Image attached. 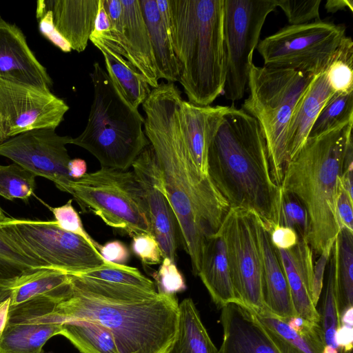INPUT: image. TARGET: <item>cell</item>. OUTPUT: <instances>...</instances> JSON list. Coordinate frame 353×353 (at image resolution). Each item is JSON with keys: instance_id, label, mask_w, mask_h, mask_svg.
Listing matches in <instances>:
<instances>
[{"instance_id": "cell-33", "label": "cell", "mask_w": 353, "mask_h": 353, "mask_svg": "<svg viewBox=\"0 0 353 353\" xmlns=\"http://www.w3.org/2000/svg\"><path fill=\"white\" fill-rule=\"evenodd\" d=\"M336 248L334 245L328 261V270L320 314V325L323 330L325 347L339 349L336 341L340 320L337 310L336 279Z\"/></svg>"}, {"instance_id": "cell-25", "label": "cell", "mask_w": 353, "mask_h": 353, "mask_svg": "<svg viewBox=\"0 0 353 353\" xmlns=\"http://www.w3.org/2000/svg\"><path fill=\"white\" fill-rule=\"evenodd\" d=\"M259 236L263 261V299L268 311L282 317L297 315L288 283L269 232L259 220Z\"/></svg>"}, {"instance_id": "cell-13", "label": "cell", "mask_w": 353, "mask_h": 353, "mask_svg": "<svg viewBox=\"0 0 353 353\" xmlns=\"http://www.w3.org/2000/svg\"><path fill=\"white\" fill-rule=\"evenodd\" d=\"M68 110L50 91L0 79V121L7 139L35 129H56Z\"/></svg>"}, {"instance_id": "cell-7", "label": "cell", "mask_w": 353, "mask_h": 353, "mask_svg": "<svg viewBox=\"0 0 353 353\" xmlns=\"http://www.w3.org/2000/svg\"><path fill=\"white\" fill-rule=\"evenodd\" d=\"M314 77L299 71L251 65L249 95L242 109L258 122L265 137L270 170L280 186L288 158L285 150L287 128L294 108Z\"/></svg>"}, {"instance_id": "cell-45", "label": "cell", "mask_w": 353, "mask_h": 353, "mask_svg": "<svg viewBox=\"0 0 353 353\" xmlns=\"http://www.w3.org/2000/svg\"><path fill=\"white\" fill-rule=\"evenodd\" d=\"M38 20L39 31L47 39L63 52H71L70 44L59 33L54 24L51 11H48Z\"/></svg>"}, {"instance_id": "cell-43", "label": "cell", "mask_w": 353, "mask_h": 353, "mask_svg": "<svg viewBox=\"0 0 353 353\" xmlns=\"http://www.w3.org/2000/svg\"><path fill=\"white\" fill-rule=\"evenodd\" d=\"M132 249L144 265H157L163 261L161 248L152 234H141L133 236Z\"/></svg>"}, {"instance_id": "cell-36", "label": "cell", "mask_w": 353, "mask_h": 353, "mask_svg": "<svg viewBox=\"0 0 353 353\" xmlns=\"http://www.w3.org/2000/svg\"><path fill=\"white\" fill-rule=\"evenodd\" d=\"M88 279L114 284L126 285L156 291L154 282L136 268L105 262L103 265L79 274Z\"/></svg>"}, {"instance_id": "cell-9", "label": "cell", "mask_w": 353, "mask_h": 353, "mask_svg": "<svg viewBox=\"0 0 353 353\" xmlns=\"http://www.w3.org/2000/svg\"><path fill=\"white\" fill-rule=\"evenodd\" d=\"M0 236L43 268L79 274L105 263L83 238L62 230L54 221L6 217L0 223Z\"/></svg>"}, {"instance_id": "cell-22", "label": "cell", "mask_w": 353, "mask_h": 353, "mask_svg": "<svg viewBox=\"0 0 353 353\" xmlns=\"http://www.w3.org/2000/svg\"><path fill=\"white\" fill-rule=\"evenodd\" d=\"M288 283L294 310L298 316L320 323V314L312 299L313 252L306 239H299L288 250L275 248Z\"/></svg>"}, {"instance_id": "cell-16", "label": "cell", "mask_w": 353, "mask_h": 353, "mask_svg": "<svg viewBox=\"0 0 353 353\" xmlns=\"http://www.w3.org/2000/svg\"><path fill=\"white\" fill-rule=\"evenodd\" d=\"M63 299L47 295L10 306L0 353H42L46 343L61 333L63 321L54 310Z\"/></svg>"}, {"instance_id": "cell-56", "label": "cell", "mask_w": 353, "mask_h": 353, "mask_svg": "<svg viewBox=\"0 0 353 353\" xmlns=\"http://www.w3.org/2000/svg\"></svg>"}, {"instance_id": "cell-44", "label": "cell", "mask_w": 353, "mask_h": 353, "mask_svg": "<svg viewBox=\"0 0 353 353\" xmlns=\"http://www.w3.org/2000/svg\"><path fill=\"white\" fill-rule=\"evenodd\" d=\"M334 243L328 245L319 254V257L314 264L312 299L316 307L323 288L324 274L328 263Z\"/></svg>"}, {"instance_id": "cell-35", "label": "cell", "mask_w": 353, "mask_h": 353, "mask_svg": "<svg viewBox=\"0 0 353 353\" xmlns=\"http://www.w3.org/2000/svg\"><path fill=\"white\" fill-rule=\"evenodd\" d=\"M334 92H353V41L345 36L325 71Z\"/></svg>"}, {"instance_id": "cell-21", "label": "cell", "mask_w": 353, "mask_h": 353, "mask_svg": "<svg viewBox=\"0 0 353 353\" xmlns=\"http://www.w3.org/2000/svg\"><path fill=\"white\" fill-rule=\"evenodd\" d=\"M254 314L279 353H323L325 344L320 323L298 315L282 318L268 310Z\"/></svg>"}, {"instance_id": "cell-4", "label": "cell", "mask_w": 353, "mask_h": 353, "mask_svg": "<svg viewBox=\"0 0 353 353\" xmlns=\"http://www.w3.org/2000/svg\"><path fill=\"white\" fill-rule=\"evenodd\" d=\"M170 37L190 103L210 105L226 77L224 0H169Z\"/></svg>"}, {"instance_id": "cell-42", "label": "cell", "mask_w": 353, "mask_h": 353, "mask_svg": "<svg viewBox=\"0 0 353 353\" xmlns=\"http://www.w3.org/2000/svg\"><path fill=\"white\" fill-rule=\"evenodd\" d=\"M161 263L154 276L157 282V292L175 294L183 291L186 288L185 281L176 263L167 257H164Z\"/></svg>"}, {"instance_id": "cell-46", "label": "cell", "mask_w": 353, "mask_h": 353, "mask_svg": "<svg viewBox=\"0 0 353 353\" xmlns=\"http://www.w3.org/2000/svg\"><path fill=\"white\" fill-rule=\"evenodd\" d=\"M353 197L351 196L340 183L336 201V213L341 228H345L353 232Z\"/></svg>"}, {"instance_id": "cell-38", "label": "cell", "mask_w": 353, "mask_h": 353, "mask_svg": "<svg viewBox=\"0 0 353 353\" xmlns=\"http://www.w3.org/2000/svg\"><path fill=\"white\" fill-rule=\"evenodd\" d=\"M40 268H43L21 254L0 236V283Z\"/></svg>"}, {"instance_id": "cell-2", "label": "cell", "mask_w": 353, "mask_h": 353, "mask_svg": "<svg viewBox=\"0 0 353 353\" xmlns=\"http://www.w3.org/2000/svg\"><path fill=\"white\" fill-rule=\"evenodd\" d=\"M69 294L54 313L63 321L89 319L112 333L119 353H169L179 319L176 294L69 274Z\"/></svg>"}, {"instance_id": "cell-26", "label": "cell", "mask_w": 353, "mask_h": 353, "mask_svg": "<svg viewBox=\"0 0 353 353\" xmlns=\"http://www.w3.org/2000/svg\"><path fill=\"white\" fill-rule=\"evenodd\" d=\"M70 291V278L68 273L40 268L0 283V303L9 299L10 306H13L47 295L65 299Z\"/></svg>"}, {"instance_id": "cell-52", "label": "cell", "mask_w": 353, "mask_h": 353, "mask_svg": "<svg viewBox=\"0 0 353 353\" xmlns=\"http://www.w3.org/2000/svg\"><path fill=\"white\" fill-rule=\"evenodd\" d=\"M10 307V300L9 299L0 303V336L2 335L8 321Z\"/></svg>"}, {"instance_id": "cell-47", "label": "cell", "mask_w": 353, "mask_h": 353, "mask_svg": "<svg viewBox=\"0 0 353 353\" xmlns=\"http://www.w3.org/2000/svg\"><path fill=\"white\" fill-rule=\"evenodd\" d=\"M99 254L105 262L125 265L130 258L128 248L120 241H108L101 245Z\"/></svg>"}, {"instance_id": "cell-14", "label": "cell", "mask_w": 353, "mask_h": 353, "mask_svg": "<svg viewBox=\"0 0 353 353\" xmlns=\"http://www.w3.org/2000/svg\"><path fill=\"white\" fill-rule=\"evenodd\" d=\"M112 28L108 33L90 36L119 54L152 88L159 79L148 28L139 0H104Z\"/></svg>"}, {"instance_id": "cell-20", "label": "cell", "mask_w": 353, "mask_h": 353, "mask_svg": "<svg viewBox=\"0 0 353 353\" xmlns=\"http://www.w3.org/2000/svg\"><path fill=\"white\" fill-rule=\"evenodd\" d=\"M98 2L99 0H39L36 17L39 19L51 11L57 30L72 50L81 52L88 46L94 30Z\"/></svg>"}, {"instance_id": "cell-10", "label": "cell", "mask_w": 353, "mask_h": 353, "mask_svg": "<svg viewBox=\"0 0 353 353\" xmlns=\"http://www.w3.org/2000/svg\"><path fill=\"white\" fill-rule=\"evenodd\" d=\"M345 36V26L323 20L288 25L260 41L264 65L315 77L324 72Z\"/></svg>"}, {"instance_id": "cell-54", "label": "cell", "mask_w": 353, "mask_h": 353, "mask_svg": "<svg viewBox=\"0 0 353 353\" xmlns=\"http://www.w3.org/2000/svg\"><path fill=\"white\" fill-rule=\"evenodd\" d=\"M6 218V216L0 207V223L4 221Z\"/></svg>"}, {"instance_id": "cell-41", "label": "cell", "mask_w": 353, "mask_h": 353, "mask_svg": "<svg viewBox=\"0 0 353 353\" xmlns=\"http://www.w3.org/2000/svg\"><path fill=\"white\" fill-rule=\"evenodd\" d=\"M321 0H276V7L285 13L289 25H300L320 20Z\"/></svg>"}, {"instance_id": "cell-11", "label": "cell", "mask_w": 353, "mask_h": 353, "mask_svg": "<svg viewBox=\"0 0 353 353\" xmlns=\"http://www.w3.org/2000/svg\"><path fill=\"white\" fill-rule=\"evenodd\" d=\"M276 0H224L223 39L226 77L223 94L232 102L245 92L253 52Z\"/></svg>"}, {"instance_id": "cell-50", "label": "cell", "mask_w": 353, "mask_h": 353, "mask_svg": "<svg viewBox=\"0 0 353 353\" xmlns=\"http://www.w3.org/2000/svg\"><path fill=\"white\" fill-rule=\"evenodd\" d=\"M86 171L87 164L83 159L76 158L70 160L68 164V172L72 179H81L86 174Z\"/></svg>"}, {"instance_id": "cell-18", "label": "cell", "mask_w": 353, "mask_h": 353, "mask_svg": "<svg viewBox=\"0 0 353 353\" xmlns=\"http://www.w3.org/2000/svg\"><path fill=\"white\" fill-rule=\"evenodd\" d=\"M0 79L50 91L52 81L15 24L0 17Z\"/></svg>"}, {"instance_id": "cell-34", "label": "cell", "mask_w": 353, "mask_h": 353, "mask_svg": "<svg viewBox=\"0 0 353 353\" xmlns=\"http://www.w3.org/2000/svg\"><path fill=\"white\" fill-rule=\"evenodd\" d=\"M353 122V92H334L313 123L308 137L321 134Z\"/></svg>"}, {"instance_id": "cell-49", "label": "cell", "mask_w": 353, "mask_h": 353, "mask_svg": "<svg viewBox=\"0 0 353 353\" xmlns=\"http://www.w3.org/2000/svg\"><path fill=\"white\" fill-rule=\"evenodd\" d=\"M112 28L110 19L104 5V0H99L94 30L91 36L99 37L110 32Z\"/></svg>"}, {"instance_id": "cell-15", "label": "cell", "mask_w": 353, "mask_h": 353, "mask_svg": "<svg viewBox=\"0 0 353 353\" xmlns=\"http://www.w3.org/2000/svg\"><path fill=\"white\" fill-rule=\"evenodd\" d=\"M70 136H60L53 128L29 130L8 139L0 144V155L11 159L37 176L54 182L64 191L72 179L68 172L71 159L66 145Z\"/></svg>"}, {"instance_id": "cell-1", "label": "cell", "mask_w": 353, "mask_h": 353, "mask_svg": "<svg viewBox=\"0 0 353 353\" xmlns=\"http://www.w3.org/2000/svg\"><path fill=\"white\" fill-rule=\"evenodd\" d=\"M183 100L174 83L152 89L142 104L143 130L152 148L183 245L197 276L207 239L220 228L230 206L189 153L181 121Z\"/></svg>"}, {"instance_id": "cell-27", "label": "cell", "mask_w": 353, "mask_h": 353, "mask_svg": "<svg viewBox=\"0 0 353 353\" xmlns=\"http://www.w3.org/2000/svg\"><path fill=\"white\" fill-rule=\"evenodd\" d=\"M197 276L218 307L239 302L232 284L224 239L219 230L205 241Z\"/></svg>"}, {"instance_id": "cell-28", "label": "cell", "mask_w": 353, "mask_h": 353, "mask_svg": "<svg viewBox=\"0 0 353 353\" xmlns=\"http://www.w3.org/2000/svg\"><path fill=\"white\" fill-rule=\"evenodd\" d=\"M139 1L150 36L158 79L170 83L179 81V64L156 0Z\"/></svg>"}, {"instance_id": "cell-3", "label": "cell", "mask_w": 353, "mask_h": 353, "mask_svg": "<svg viewBox=\"0 0 353 353\" xmlns=\"http://www.w3.org/2000/svg\"><path fill=\"white\" fill-rule=\"evenodd\" d=\"M210 180L230 208L254 213L270 232L280 225L282 192L274 181L268 147L257 121L230 106L208 151Z\"/></svg>"}, {"instance_id": "cell-17", "label": "cell", "mask_w": 353, "mask_h": 353, "mask_svg": "<svg viewBox=\"0 0 353 353\" xmlns=\"http://www.w3.org/2000/svg\"><path fill=\"white\" fill-rule=\"evenodd\" d=\"M146 202L152 234L157 240L163 258L175 263L179 228L176 219L166 196L161 170L149 144L132 165Z\"/></svg>"}, {"instance_id": "cell-29", "label": "cell", "mask_w": 353, "mask_h": 353, "mask_svg": "<svg viewBox=\"0 0 353 353\" xmlns=\"http://www.w3.org/2000/svg\"><path fill=\"white\" fill-rule=\"evenodd\" d=\"M90 40L102 53L110 79L128 101L138 109L151 92L145 78L119 54L97 39L90 37Z\"/></svg>"}, {"instance_id": "cell-48", "label": "cell", "mask_w": 353, "mask_h": 353, "mask_svg": "<svg viewBox=\"0 0 353 353\" xmlns=\"http://www.w3.org/2000/svg\"><path fill=\"white\" fill-rule=\"evenodd\" d=\"M269 236L274 247L282 250L290 249L299 241V236L294 230L281 225L274 227Z\"/></svg>"}, {"instance_id": "cell-32", "label": "cell", "mask_w": 353, "mask_h": 353, "mask_svg": "<svg viewBox=\"0 0 353 353\" xmlns=\"http://www.w3.org/2000/svg\"><path fill=\"white\" fill-rule=\"evenodd\" d=\"M337 310L341 316L353 307V232L341 228L334 241Z\"/></svg>"}, {"instance_id": "cell-6", "label": "cell", "mask_w": 353, "mask_h": 353, "mask_svg": "<svg viewBox=\"0 0 353 353\" xmlns=\"http://www.w3.org/2000/svg\"><path fill=\"white\" fill-rule=\"evenodd\" d=\"M93 101L83 131L71 144L88 151L101 168L126 171L150 144L144 118L121 93L99 63L90 74Z\"/></svg>"}, {"instance_id": "cell-51", "label": "cell", "mask_w": 353, "mask_h": 353, "mask_svg": "<svg viewBox=\"0 0 353 353\" xmlns=\"http://www.w3.org/2000/svg\"><path fill=\"white\" fill-rule=\"evenodd\" d=\"M327 12L334 13L339 10H349L353 12V1L352 0H327L325 5Z\"/></svg>"}, {"instance_id": "cell-8", "label": "cell", "mask_w": 353, "mask_h": 353, "mask_svg": "<svg viewBox=\"0 0 353 353\" xmlns=\"http://www.w3.org/2000/svg\"><path fill=\"white\" fill-rule=\"evenodd\" d=\"M70 194L83 212L133 237L152 234L142 189L133 171L101 168L70 180L64 191Z\"/></svg>"}, {"instance_id": "cell-37", "label": "cell", "mask_w": 353, "mask_h": 353, "mask_svg": "<svg viewBox=\"0 0 353 353\" xmlns=\"http://www.w3.org/2000/svg\"><path fill=\"white\" fill-rule=\"evenodd\" d=\"M36 177L34 173L16 163L0 165V196L10 201H28L34 192Z\"/></svg>"}, {"instance_id": "cell-53", "label": "cell", "mask_w": 353, "mask_h": 353, "mask_svg": "<svg viewBox=\"0 0 353 353\" xmlns=\"http://www.w3.org/2000/svg\"><path fill=\"white\" fill-rule=\"evenodd\" d=\"M7 137L5 135V133L3 130V127L0 121V144L7 140Z\"/></svg>"}, {"instance_id": "cell-40", "label": "cell", "mask_w": 353, "mask_h": 353, "mask_svg": "<svg viewBox=\"0 0 353 353\" xmlns=\"http://www.w3.org/2000/svg\"><path fill=\"white\" fill-rule=\"evenodd\" d=\"M49 207V206H48ZM56 224L62 230L78 235L99 252L101 245L95 241L84 229L79 213L72 205V199L59 207L51 208Z\"/></svg>"}, {"instance_id": "cell-5", "label": "cell", "mask_w": 353, "mask_h": 353, "mask_svg": "<svg viewBox=\"0 0 353 353\" xmlns=\"http://www.w3.org/2000/svg\"><path fill=\"white\" fill-rule=\"evenodd\" d=\"M352 126L353 122L308 137L288 161L280 185L282 193L293 194L305 207L310 226L307 241L317 255L334 243L341 230L336 201Z\"/></svg>"}, {"instance_id": "cell-12", "label": "cell", "mask_w": 353, "mask_h": 353, "mask_svg": "<svg viewBox=\"0 0 353 353\" xmlns=\"http://www.w3.org/2000/svg\"><path fill=\"white\" fill-rule=\"evenodd\" d=\"M259 220L251 212L230 208L219 228L224 239L236 297L254 313L267 310L263 299Z\"/></svg>"}, {"instance_id": "cell-19", "label": "cell", "mask_w": 353, "mask_h": 353, "mask_svg": "<svg viewBox=\"0 0 353 353\" xmlns=\"http://www.w3.org/2000/svg\"><path fill=\"white\" fill-rule=\"evenodd\" d=\"M220 309L223 339L218 353H279L250 309L239 302Z\"/></svg>"}, {"instance_id": "cell-39", "label": "cell", "mask_w": 353, "mask_h": 353, "mask_svg": "<svg viewBox=\"0 0 353 353\" xmlns=\"http://www.w3.org/2000/svg\"><path fill=\"white\" fill-rule=\"evenodd\" d=\"M280 225L294 230L299 239H307L309 216L303 205L293 194L282 193Z\"/></svg>"}, {"instance_id": "cell-30", "label": "cell", "mask_w": 353, "mask_h": 353, "mask_svg": "<svg viewBox=\"0 0 353 353\" xmlns=\"http://www.w3.org/2000/svg\"><path fill=\"white\" fill-rule=\"evenodd\" d=\"M169 353H218L190 298L179 304L177 332Z\"/></svg>"}, {"instance_id": "cell-23", "label": "cell", "mask_w": 353, "mask_h": 353, "mask_svg": "<svg viewBox=\"0 0 353 353\" xmlns=\"http://www.w3.org/2000/svg\"><path fill=\"white\" fill-rule=\"evenodd\" d=\"M230 106H200L182 100L181 121L183 137L192 159L201 174L208 177V151L224 114Z\"/></svg>"}, {"instance_id": "cell-24", "label": "cell", "mask_w": 353, "mask_h": 353, "mask_svg": "<svg viewBox=\"0 0 353 353\" xmlns=\"http://www.w3.org/2000/svg\"><path fill=\"white\" fill-rule=\"evenodd\" d=\"M334 93L325 72L313 78L296 103L287 128L285 150L288 161L302 147L319 113Z\"/></svg>"}, {"instance_id": "cell-31", "label": "cell", "mask_w": 353, "mask_h": 353, "mask_svg": "<svg viewBox=\"0 0 353 353\" xmlns=\"http://www.w3.org/2000/svg\"><path fill=\"white\" fill-rule=\"evenodd\" d=\"M60 334L66 337L81 353H119L111 331L95 321H65Z\"/></svg>"}, {"instance_id": "cell-55", "label": "cell", "mask_w": 353, "mask_h": 353, "mask_svg": "<svg viewBox=\"0 0 353 353\" xmlns=\"http://www.w3.org/2000/svg\"><path fill=\"white\" fill-rule=\"evenodd\" d=\"M339 353H352V350H345L343 348L339 347Z\"/></svg>"}]
</instances>
